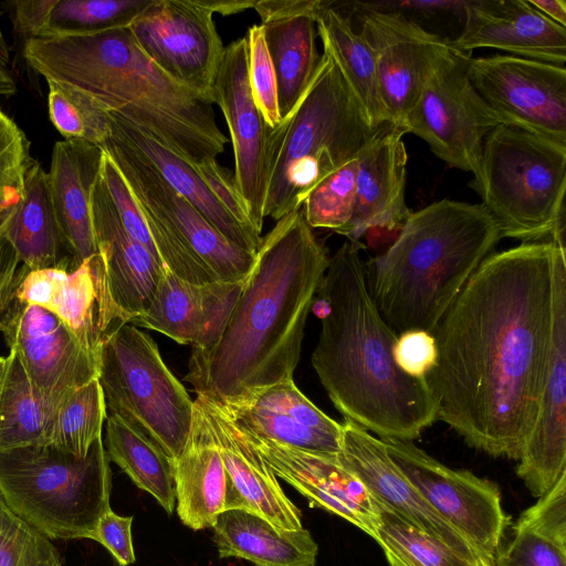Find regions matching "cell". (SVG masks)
Wrapping results in <instances>:
<instances>
[{
	"mask_svg": "<svg viewBox=\"0 0 566 566\" xmlns=\"http://www.w3.org/2000/svg\"><path fill=\"white\" fill-rule=\"evenodd\" d=\"M558 248L544 240L491 253L432 334L438 356L426 380L437 419L494 458L517 461L535 422L552 345Z\"/></svg>",
	"mask_w": 566,
	"mask_h": 566,
	"instance_id": "1",
	"label": "cell"
},
{
	"mask_svg": "<svg viewBox=\"0 0 566 566\" xmlns=\"http://www.w3.org/2000/svg\"><path fill=\"white\" fill-rule=\"evenodd\" d=\"M328 263L302 206L276 221L262 237L219 342L192 349L185 380L197 396L230 405L293 379Z\"/></svg>",
	"mask_w": 566,
	"mask_h": 566,
	"instance_id": "2",
	"label": "cell"
},
{
	"mask_svg": "<svg viewBox=\"0 0 566 566\" xmlns=\"http://www.w3.org/2000/svg\"><path fill=\"white\" fill-rule=\"evenodd\" d=\"M359 242L329 258L316 294L326 302L312 365L335 408L379 439H417L437 420L426 379L402 373L394 358L397 334L368 289Z\"/></svg>",
	"mask_w": 566,
	"mask_h": 566,
	"instance_id": "3",
	"label": "cell"
},
{
	"mask_svg": "<svg viewBox=\"0 0 566 566\" xmlns=\"http://www.w3.org/2000/svg\"><path fill=\"white\" fill-rule=\"evenodd\" d=\"M23 56L46 81L88 95L193 166L224 150L228 139L211 98L164 73L139 49L128 27L30 39Z\"/></svg>",
	"mask_w": 566,
	"mask_h": 566,
	"instance_id": "4",
	"label": "cell"
},
{
	"mask_svg": "<svg viewBox=\"0 0 566 566\" xmlns=\"http://www.w3.org/2000/svg\"><path fill=\"white\" fill-rule=\"evenodd\" d=\"M501 239L481 203L442 199L411 212L394 243L365 263L381 317L397 335L412 329L433 334Z\"/></svg>",
	"mask_w": 566,
	"mask_h": 566,
	"instance_id": "5",
	"label": "cell"
},
{
	"mask_svg": "<svg viewBox=\"0 0 566 566\" xmlns=\"http://www.w3.org/2000/svg\"><path fill=\"white\" fill-rule=\"evenodd\" d=\"M385 126L370 124L323 52L305 94L272 133L264 218L277 221L300 208L323 178L358 156Z\"/></svg>",
	"mask_w": 566,
	"mask_h": 566,
	"instance_id": "6",
	"label": "cell"
},
{
	"mask_svg": "<svg viewBox=\"0 0 566 566\" xmlns=\"http://www.w3.org/2000/svg\"><path fill=\"white\" fill-rule=\"evenodd\" d=\"M112 471L102 438L84 458L49 443L0 451V497L48 538L92 539L111 510Z\"/></svg>",
	"mask_w": 566,
	"mask_h": 566,
	"instance_id": "7",
	"label": "cell"
},
{
	"mask_svg": "<svg viewBox=\"0 0 566 566\" xmlns=\"http://www.w3.org/2000/svg\"><path fill=\"white\" fill-rule=\"evenodd\" d=\"M469 186L501 238L536 242L565 234V145L500 124L484 139Z\"/></svg>",
	"mask_w": 566,
	"mask_h": 566,
	"instance_id": "8",
	"label": "cell"
},
{
	"mask_svg": "<svg viewBox=\"0 0 566 566\" xmlns=\"http://www.w3.org/2000/svg\"><path fill=\"white\" fill-rule=\"evenodd\" d=\"M97 379L109 415L171 461L180 455L192 426L193 400L148 334L130 323L114 328L101 348Z\"/></svg>",
	"mask_w": 566,
	"mask_h": 566,
	"instance_id": "9",
	"label": "cell"
},
{
	"mask_svg": "<svg viewBox=\"0 0 566 566\" xmlns=\"http://www.w3.org/2000/svg\"><path fill=\"white\" fill-rule=\"evenodd\" d=\"M469 56L450 44L428 74L405 132L422 138L449 166L475 177L485 137L503 123L470 82Z\"/></svg>",
	"mask_w": 566,
	"mask_h": 566,
	"instance_id": "10",
	"label": "cell"
},
{
	"mask_svg": "<svg viewBox=\"0 0 566 566\" xmlns=\"http://www.w3.org/2000/svg\"><path fill=\"white\" fill-rule=\"evenodd\" d=\"M102 149L122 172L145 216L163 224L218 281L245 280L256 253L242 249L217 230L112 126Z\"/></svg>",
	"mask_w": 566,
	"mask_h": 566,
	"instance_id": "11",
	"label": "cell"
},
{
	"mask_svg": "<svg viewBox=\"0 0 566 566\" xmlns=\"http://www.w3.org/2000/svg\"><path fill=\"white\" fill-rule=\"evenodd\" d=\"M387 452L422 497L469 542L478 557L494 565L510 517L499 486L468 470H453L411 440L381 439Z\"/></svg>",
	"mask_w": 566,
	"mask_h": 566,
	"instance_id": "12",
	"label": "cell"
},
{
	"mask_svg": "<svg viewBox=\"0 0 566 566\" xmlns=\"http://www.w3.org/2000/svg\"><path fill=\"white\" fill-rule=\"evenodd\" d=\"M474 90L503 124L566 146V69L509 54L472 57Z\"/></svg>",
	"mask_w": 566,
	"mask_h": 566,
	"instance_id": "13",
	"label": "cell"
},
{
	"mask_svg": "<svg viewBox=\"0 0 566 566\" xmlns=\"http://www.w3.org/2000/svg\"><path fill=\"white\" fill-rule=\"evenodd\" d=\"M128 29L164 73L211 98L224 45L213 14L199 0H151Z\"/></svg>",
	"mask_w": 566,
	"mask_h": 566,
	"instance_id": "14",
	"label": "cell"
},
{
	"mask_svg": "<svg viewBox=\"0 0 566 566\" xmlns=\"http://www.w3.org/2000/svg\"><path fill=\"white\" fill-rule=\"evenodd\" d=\"M0 332L34 391L56 409L70 394L98 376L99 357L45 308L12 298Z\"/></svg>",
	"mask_w": 566,
	"mask_h": 566,
	"instance_id": "15",
	"label": "cell"
},
{
	"mask_svg": "<svg viewBox=\"0 0 566 566\" xmlns=\"http://www.w3.org/2000/svg\"><path fill=\"white\" fill-rule=\"evenodd\" d=\"M211 98L220 107L230 133L237 188L251 223L261 234L274 128L266 123L250 90L245 35L224 46Z\"/></svg>",
	"mask_w": 566,
	"mask_h": 566,
	"instance_id": "16",
	"label": "cell"
},
{
	"mask_svg": "<svg viewBox=\"0 0 566 566\" xmlns=\"http://www.w3.org/2000/svg\"><path fill=\"white\" fill-rule=\"evenodd\" d=\"M358 31L370 45L390 125L402 130L424 81L449 49L405 13L360 3Z\"/></svg>",
	"mask_w": 566,
	"mask_h": 566,
	"instance_id": "17",
	"label": "cell"
},
{
	"mask_svg": "<svg viewBox=\"0 0 566 566\" xmlns=\"http://www.w3.org/2000/svg\"><path fill=\"white\" fill-rule=\"evenodd\" d=\"M516 474L539 497L566 473V251L554 263L553 335L537 415L518 458Z\"/></svg>",
	"mask_w": 566,
	"mask_h": 566,
	"instance_id": "18",
	"label": "cell"
},
{
	"mask_svg": "<svg viewBox=\"0 0 566 566\" xmlns=\"http://www.w3.org/2000/svg\"><path fill=\"white\" fill-rule=\"evenodd\" d=\"M245 433L275 476L298 491L311 506L338 515L375 537V501L338 454L302 451Z\"/></svg>",
	"mask_w": 566,
	"mask_h": 566,
	"instance_id": "19",
	"label": "cell"
},
{
	"mask_svg": "<svg viewBox=\"0 0 566 566\" xmlns=\"http://www.w3.org/2000/svg\"><path fill=\"white\" fill-rule=\"evenodd\" d=\"M338 453L365 484L370 495L405 521L446 544L469 560L479 557L469 542L416 490L390 459L384 441L345 420Z\"/></svg>",
	"mask_w": 566,
	"mask_h": 566,
	"instance_id": "20",
	"label": "cell"
},
{
	"mask_svg": "<svg viewBox=\"0 0 566 566\" xmlns=\"http://www.w3.org/2000/svg\"><path fill=\"white\" fill-rule=\"evenodd\" d=\"M463 28L449 41L457 50L496 49L518 57L565 66L566 29L527 0H464Z\"/></svg>",
	"mask_w": 566,
	"mask_h": 566,
	"instance_id": "21",
	"label": "cell"
},
{
	"mask_svg": "<svg viewBox=\"0 0 566 566\" xmlns=\"http://www.w3.org/2000/svg\"><path fill=\"white\" fill-rule=\"evenodd\" d=\"M242 286L243 281L191 283L165 266L149 306L129 323L206 352L219 342Z\"/></svg>",
	"mask_w": 566,
	"mask_h": 566,
	"instance_id": "22",
	"label": "cell"
},
{
	"mask_svg": "<svg viewBox=\"0 0 566 566\" xmlns=\"http://www.w3.org/2000/svg\"><path fill=\"white\" fill-rule=\"evenodd\" d=\"M322 0H260L265 45L275 72L277 104L283 119L294 111L317 70L316 14Z\"/></svg>",
	"mask_w": 566,
	"mask_h": 566,
	"instance_id": "23",
	"label": "cell"
},
{
	"mask_svg": "<svg viewBox=\"0 0 566 566\" xmlns=\"http://www.w3.org/2000/svg\"><path fill=\"white\" fill-rule=\"evenodd\" d=\"M403 132L386 125L363 149L350 221L336 233L348 241L375 228L399 230L411 214L406 203L408 154Z\"/></svg>",
	"mask_w": 566,
	"mask_h": 566,
	"instance_id": "24",
	"label": "cell"
},
{
	"mask_svg": "<svg viewBox=\"0 0 566 566\" xmlns=\"http://www.w3.org/2000/svg\"><path fill=\"white\" fill-rule=\"evenodd\" d=\"M223 465L250 511L282 530L302 528L301 511L282 490L277 478L248 434L218 402L197 396Z\"/></svg>",
	"mask_w": 566,
	"mask_h": 566,
	"instance_id": "25",
	"label": "cell"
},
{
	"mask_svg": "<svg viewBox=\"0 0 566 566\" xmlns=\"http://www.w3.org/2000/svg\"><path fill=\"white\" fill-rule=\"evenodd\" d=\"M92 219L112 300L129 323L149 306L165 266L124 229L101 176L92 193Z\"/></svg>",
	"mask_w": 566,
	"mask_h": 566,
	"instance_id": "26",
	"label": "cell"
},
{
	"mask_svg": "<svg viewBox=\"0 0 566 566\" xmlns=\"http://www.w3.org/2000/svg\"><path fill=\"white\" fill-rule=\"evenodd\" d=\"M172 468L177 514L189 528L212 527L217 517L228 510L250 511L234 488L207 421L195 402L187 443L172 461Z\"/></svg>",
	"mask_w": 566,
	"mask_h": 566,
	"instance_id": "27",
	"label": "cell"
},
{
	"mask_svg": "<svg viewBox=\"0 0 566 566\" xmlns=\"http://www.w3.org/2000/svg\"><path fill=\"white\" fill-rule=\"evenodd\" d=\"M103 156L101 147L77 139L56 142L52 149L50 196L73 269L97 253L92 193L101 176Z\"/></svg>",
	"mask_w": 566,
	"mask_h": 566,
	"instance_id": "28",
	"label": "cell"
},
{
	"mask_svg": "<svg viewBox=\"0 0 566 566\" xmlns=\"http://www.w3.org/2000/svg\"><path fill=\"white\" fill-rule=\"evenodd\" d=\"M212 528L221 558L255 566H316L318 546L304 527L282 530L254 512L233 509L222 512Z\"/></svg>",
	"mask_w": 566,
	"mask_h": 566,
	"instance_id": "29",
	"label": "cell"
},
{
	"mask_svg": "<svg viewBox=\"0 0 566 566\" xmlns=\"http://www.w3.org/2000/svg\"><path fill=\"white\" fill-rule=\"evenodd\" d=\"M151 0H20L14 25L24 41L98 33L128 27Z\"/></svg>",
	"mask_w": 566,
	"mask_h": 566,
	"instance_id": "30",
	"label": "cell"
},
{
	"mask_svg": "<svg viewBox=\"0 0 566 566\" xmlns=\"http://www.w3.org/2000/svg\"><path fill=\"white\" fill-rule=\"evenodd\" d=\"M49 311L98 357L105 337L117 326L128 323L112 300L98 252L64 273Z\"/></svg>",
	"mask_w": 566,
	"mask_h": 566,
	"instance_id": "31",
	"label": "cell"
},
{
	"mask_svg": "<svg viewBox=\"0 0 566 566\" xmlns=\"http://www.w3.org/2000/svg\"><path fill=\"white\" fill-rule=\"evenodd\" d=\"M111 126L143 154L163 179L196 207L230 241L256 253L262 237L239 223L214 198L193 165L156 142L125 118L109 112Z\"/></svg>",
	"mask_w": 566,
	"mask_h": 566,
	"instance_id": "32",
	"label": "cell"
},
{
	"mask_svg": "<svg viewBox=\"0 0 566 566\" xmlns=\"http://www.w3.org/2000/svg\"><path fill=\"white\" fill-rule=\"evenodd\" d=\"M6 234L29 270L61 264L73 269L71 258L62 254L66 250L50 196L48 171L34 159L24 177L22 198L10 213Z\"/></svg>",
	"mask_w": 566,
	"mask_h": 566,
	"instance_id": "33",
	"label": "cell"
},
{
	"mask_svg": "<svg viewBox=\"0 0 566 566\" xmlns=\"http://www.w3.org/2000/svg\"><path fill=\"white\" fill-rule=\"evenodd\" d=\"M316 30L324 53L331 56L345 83L375 127L390 125L384 105L373 50L353 27L349 17L323 1L316 14Z\"/></svg>",
	"mask_w": 566,
	"mask_h": 566,
	"instance_id": "34",
	"label": "cell"
},
{
	"mask_svg": "<svg viewBox=\"0 0 566 566\" xmlns=\"http://www.w3.org/2000/svg\"><path fill=\"white\" fill-rule=\"evenodd\" d=\"M105 450L135 483L146 491L167 514L176 506L172 461L155 444L115 416L106 417Z\"/></svg>",
	"mask_w": 566,
	"mask_h": 566,
	"instance_id": "35",
	"label": "cell"
},
{
	"mask_svg": "<svg viewBox=\"0 0 566 566\" xmlns=\"http://www.w3.org/2000/svg\"><path fill=\"white\" fill-rule=\"evenodd\" d=\"M55 411L34 391L17 354L10 350L0 387V451L46 444Z\"/></svg>",
	"mask_w": 566,
	"mask_h": 566,
	"instance_id": "36",
	"label": "cell"
},
{
	"mask_svg": "<svg viewBox=\"0 0 566 566\" xmlns=\"http://www.w3.org/2000/svg\"><path fill=\"white\" fill-rule=\"evenodd\" d=\"M374 499V497H373ZM377 524L374 539L389 566H476L459 553L405 521L374 499Z\"/></svg>",
	"mask_w": 566,
	"mask_h": 566,
	"instance_id": "37",
	"label": "cell"
},
{
	"mask_svg": "<svg viewBox=\"0 0 566 566\" xmlns=\"http://www.w3.org/2000/svg\"><path fill=\"white\" fill-rule=\"evenodd\" d=\"M106 417L104 395L95 378L74 390L59 405L48 443L84 458L92 444L102 438Z\"/></svg>",
	"mask_w": 566,
	"mask_h": 566,
	"instance_id": "38",
	"label": "cell"
},
{
	"mask_svg": "<svg viewBox=\"0 0 566 566\" xmlns=\"http://www.w3.org/2000/svg\"><path fill=\"white\" fill-rule=\"evenodd\" d=\"M221 406L245 432L255 437L307 452H340L342 438L311 429L281 412L245 402Z\"/></svg>",
	"mask_w": 566,
	"mask_h": 566,
	"instance_id": "39",
	"label": "cell"
},
{
	"mask_svg": "<svg viewBox=\"0 0 566 566\" xmlns=\"http://www.w3.org/2000/svg\"><path fill=\"white\" fill-rule=\"evenodd\" d=\"M48 108L53 126L65 139L102 148L111 133V114L88 95L62 83L46 81Z\"/></svg>",
	"mask_w": 566,
	"mask_h": 566,
	"instance_id": "40",
	"label": "cell"
},
{
	"mask_svg": "<svg viewBox=\"0 0 566 566\" xmlns=\"http://www.w3.org/2000/svg\"><path fill=\"white\" fill-rule=\"evenodd\" d=\"M360 154L332 171L307 193L302 208L311 228L337 232L350 221Z\"/></svg>",
	"mask_w": 566,
	"mask_h": 566,
	"instance_id": "41",
	"label": "cell"
},
{
	"mask_svg": "<svg viewBox=\"0 0 566 566\" xmlns=\"http://www.w3.org/2000/svg\"><path fill=\"white\" fill-rule=\"evenodd\" d=\"M0 566H63L50 538L12 513L1 497Z\"/></svg>",
	"mask_w": 566,
	"mask_h": 566,
	"instance_id": "42",
	"label": "cell"
},
{
	"mask_svg": "<svg viewBox=\"0 0 566 566\" xmlns=\"http://www.w3.org/2000/svg\"><path fill=\"white\" fill-rule=\"evenodd\" d=\"M33 159L30 143L18 124L0 109V216L20 202L24 177Z\"/></svg>",
	"mask_w": 566,
	"mask_h": 566,
	"instance_id": "43",
	"label": "cell"
},
{
	"mask_svg": "<svg viewBox=\"0 0 566 566\" xmlns=\"http://www.w3.org/2000/svg\"><path fill=\"white\" fill-rule=\"evenodd\" d=\"M240 402L251 403L272 411L281 412L311 429L342 438L343 424L338 423L318 409L307 397H305L304 394H302L293 379L277 382L234 403Z\"/></svg>",
	"mask_w": 566,
	"mask_h": 566,
	"instance_id": "44",
	"label": "cell"
},
{
	"mask_svg": "<svg viewBox=\"0 0 566 566\" xmlns=\"http://www.w3.org/2000/svg\"><path fill=\"white\" fill-rule=\"evenodd\" d=\"M245 36L248 42V80L254 103L266 123L272 128H276L282 123L277 104L276 77L265 45L262 25H251Z\"/></svg>",
	"mask_w": 566,
	"mask_h": 566,
	"instance_id": "45",
	"label": "cell"
},
{
	"mask_svg": "<svg viewBox=\"0 0 566 566\" xmlns=\"http://www.w3.org/2000/svg\"><path fill=\"white\" fill-rule=\"evenodd\" d=\"M512 531L494 566H566V546L530 528L513 525Z\"/></svg>",
	"mask_w": 566,
	"mask_h": 566,
	"instance_id": "46",
	"label": "cell"
},
{
	"mask_svg": "<svg viewBox=\"0 0 566 566\" xmlns=\"http://www.w3.org/2000/svg\"><path fill=\"white\" fill-rule=\"evenodd\" d=\"M101 177L124 229L134 240L144 245L161 262L142 208L122 172L105 153L102 161Z\"/></svg>",
	"mask_w": 566,
	"mask_h": 566,
	"instance_id": "47",
	"label": "cell"
},
{
	"mask_svg": "<svg viewBox=\"0 0 566 566\" xmlns=\"http://www.w3.org/2000/svg\"><path fill=\"white\" fill-rule=\"evenodd\" d=\"M514 525L538 532L566 546V473L535 504L523 511Z\"/></svg>",
	"mask_w": 566,
	"mask_h": 566,
	"instance_id": "48",
	"label": "cell"
},
{
	"mask_svg": "<svg viewBox=\"0 0 566 566\" xmlns=\"http://www.w3.org/2000/svg\"><path fill=\"white\" fill-rule=\"evenodd\" d=\"M437 344L431 333L420 329L398 334L394 358L399 369L412 378L426 379L437 363Z\"/></svg>",
	"mask_w": 566,
	"mask_h": 566,
	"instance_id": "49",
	"label": "cell"
},
{
	"mask_svg": "<svg viewBox=\"0 0 566 566\" xmlns=\"http://www.w3.org/2000/svg\"><path fill=\"white\" fill-rule=\"evenodd\" d=\"M195 168L219 203L239 223L256 231L251 223L245 203L237 188L234 174L222 167L217 159L207 160L195 166Z\"/></svg>",
	"mask_w": 566,
	"mask_h": 566,
	"instance_id": "50",
	"label": "cell"
},
{
	"mask_svg": "<svg viewBox=\"0 0 566 566\" xmlns=\"http://www.w3.org/2000/svg\"><path fill=\"white\" fill-rule=\"evenodd\" d=\"M133 516H120L112 509L99 518L92 539L102 544L119 566L136 559L132 538Z\"/></svg>",
	"mask_w": 566,
	"mask_h": 566,
	"instance_id": "51",
	"label": "cell"
},
{
	"mask_svg": "<svg viewBox=\"0 0 566 566\" xmlns=\"http://www.w3.org/2000/svg\"><path fill=\"white\" fill-rule=\"evenodd\" d=\"M11 211L0 223V323L12 301L20 263L18 253L6 234Z\"/></svg>",
	"mask_w": 566,
	"mask_h": 566,
	"instance_id": "52",
	"label": "cell"
},
{
	"mask_svg": "<svg viewBox=\"0 0 566 566\" xmlns=\"http://www.w3.org/2000/svg\"><path fill=\"white\" fill-rule=\"evenodd\" d=\"M2 9L0 8V96H9L17 92L12 75L10 50L1 28Z\"/></svg>",
	"mask_w": 566,
	"mask_h": 566,
	"instance_id": "53",
	"label": "cell"
},
{
	"mask_svg": "<svg viewBox=\"0 0 566 566\" xmlns=\"http://www.w3.org/2000/svg\"><path fill=\"white\" fill-rule=\"evenodd\" d=\"M212 14L231 15L253 9V0H199Z\"/></svg>",
	"mask_w": 566,
	"mask_h": 566,
	"instance_id": "54",
	"label": "cell"
},
{
	"mask_svg": "<svg viewBox=\"0 0 566 566\" xmlns=\"http://www.w3.org/2000/svg\"><path fill=\"white\" fill-rule=\"evenodd\" d=\"M543 15L559 24L566 27V1L565 0H527Z\"/></svg>",
	"mask_w": 566,
	"mask_h": 566,
	"instance_id": "55",
	"label": "cell"
},
{
	"mask_svg": "<svg viewBox=\"0 0 566 566\" xmlns=\"http://www.w3.org/2000/svg\"><path fill=\"white\" fill-rule=\"evenodd\" d=\"M7 357L0 356V387L6 371Z\"/></svg>",
	"mask_w": 566,
	"mask_h": 566,
	"instance_id": "56",
	"label": "cell"
},
{
	"mask_svg": "<svg viewBox=\"0 0 566 566\" xmlns=\"http://www.w3.org/2000/svg\"><path fill=\"white\" fill-rule=\"evenodd\" d=\"M476 566H494V565H491V564L486 563L485 560L479 558Z\"/></svg>",
	"mask_w": 566,
	"mask_h": 566,
	"instance_id": "57",
	"label": "cell"
},
{
	"mask_svg": "<svg viewBox=\"0 0 566 566\" xmlns=\"http://www.w3.org/2000/svg\"><path fill=\"white\" fill-rule=\"evenodd\" d=\"M6 217H7V216H6ZM6 217H4V218H6ZM4 218H2V217L0 216V223H1V221H2Z\"/></svg>",
	"mask_w": 566,
	"mask_h": 566,
	"instance_id": "58",
	"label": "cell"
}]
</instances>
